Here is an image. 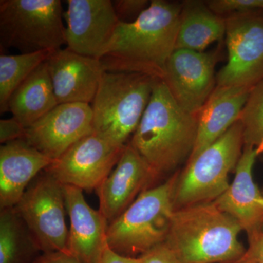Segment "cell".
Returning <instances> with one entry per match:
<instances>
[{
	"mask_svg": "<svg viewBox=\"0 0 263 263\" xmlns=\"http://www.w3.org/2000/svg\"><path fill=\"white\" fill-rule=\"evenodd\" d=\"M182 3L152 0L133 22L119 21L99 60L106 72H129L163 79L176 50Z\"/></svg>",
	"mask_w": 263,
	"mask_h": 263,
	"instance_id": "obj_1",
	"label": "cell"
},
{
	"mask_svg": "<svg viewBox=\"0 0 263 263\" xmlns=\"http://www.w3.org/2000/svg\"><path fill=\"white\" fill-rule=\"evenodd\" d=\"M198 116L183 110L158 80L139 125L129 143L149 166L157 183L172 176L193 153Z\"/></svg>",
	"mask_w": 263,
	"mask_h": 263,
	"instance_id": "obj_2",
	"label": "cell"
},
{
	"mask_svg": "<svg viewBox=\"0 0 263 263\" xmlns=\"http://www.w3.org/2000/svg\"><path fill=\"white\" fill-rule=\"evenodd\" d=\"M239 223L214 202L175 210L164 243L181 263H227L240 258Z\"/></svg>",
	"mask_w": 263,
	"mask_h": 263,
	"instance_id": "obj_3",
	"label": "cell"
},
{
	"mask_svg": "<svg viewBox=\"0 0 263 263\" xmlns=\"http://www.w3.org/2000/svg\"><path fill=\"white\" fill-rule=\"evenodd\" d=\"M179 172L143 191L108 224L109 248L120 255L139 257L164 243L175 212L174 192Z\"/></svg>",
	"mask_w": 263,
	"mask_h": 263,
	"instance_id": "obj_4",
	"label": "cell"
},
{
	"mask_svg": "<svg viewBox=\"0 0 263 263\" xmlns=\"http://www.w3.org/2000/svg\"><path fill=\"white\" fill-rule=\"evenodd\" d=\"M158 80L137 72H105L91 103L93 133L125 146L139 125Z\"/></svg>",
	"mask_w": 263,
	"mask_h": 263,
	"instance_id": "obj_5",
	"label": "cell"
},
{
	"mask_svg": "<svg viewBox=\"0 0 263 263\" xmlns=\"http://www.w3.org/2000/svg\"><path fill=\"white\" fill-rule=\"evenodd\" d=\"M243 128L238 120L224 134L180 171L174 192L175 210L214 202L229 187L242 153Z\"/></svg>",
	"mask_w": 263,
	"mask_h": 263,
	"instance_id": "obj_6",
	"label": "cell"
},
{
	"mask_svg": "<svg viewBox=\"0 0 263 263\" xmlns=\"http://www.w3.org/2000/svg\"><path fill=\"white\" fill-rule=\"evenodd\" d=\"M60 0H1L0 47L21 53L60 49L66 27Z\"/></svg>",
	"mask_w": 263,
	"mask_h": 263,
	"instance_id": "obj_7",
	"label": "cell"
},
{
	"mask_svg": "<svg viewBox=\"0 0 263 263\" xmlns=\"http://www.w3.org/2000/svg\"><path fill=\"white\" fill-rule=\"evenodd\" d=\"M15 209L42 253L68 252L64 185L51 174L44 171L38 175Z\"/></svg>",
	"mask_w": 263,
	"mask_h": 263,
	"instance_id": "obj_8",
	"label": "cell"
},
{
	"mask_svg": "<svg viewBox=\"0 0 263 263\" xmlns=\"http://www.w3.org/2000/svg\"><path fill=\"white\" fill-rule=\"evenodd\" d=\"M228 63L216 86L252 88L263 80V10L224 17Z\"/></svg>",
	"mask_w": 263,
	"mask_h": 263,
	"instance_id": "obj_9",
	"label": "cell"
},
{
	"mask_svg": "<svg viewBox=\"0 0 263 263\" xmlns=\"http://www.w3.org/2000/svg\"><path fill=\"white\" fill-rule=\"evenodd\" d=\"M126 146H117L93 133L70 147L45 171L62 184L83 191L97 190L111 174Z\"/></svg>",
	"mask_w": 263,
	"mask_h": 263,
	"instance_id": "obj_10",
	"label": "cell"
},
{
	"mask_svg": "<svg viewBox=\"0 0 263 263\" xmlns=\"http://www.w3.org/2000/svg\"><path fill=\"white\" fill-rule=\"evenodd\" d=\"M219 52L176 49L167 60L162 81L176 103L188 113L198 115L216 89Z\"/></svg>",
	"mask_w": 263,
	"mask_h": 263,
	"instance_id": "obj_11",
	"label": "cell"
},
{
	"mask_svg": "<svg viewBox=\"0 0 263 263\" xmlns=\"http://www.w3.org/2000/svg\"><path fill=\"white\" fill-rule=\"evenodd\" d=\"M93 132V112L90 104H59L27 128L23 139L55 160Z\"/></svg>",
	"mask_w": 263,
	"mask_h": 263,
	"instance_id": "obj_12",
	"label": "cell"
},
{
	"mask_svg": "<svg viewBox=\"0 0 263 263\" xmlns=\"http://www.w3.org/2000/svg\"><path fill=\"white\" fill-rule=\"evenodd\" d=\"M66 45L71 51L98 59L119 22L110 0H68Z\"/></svg>",
	"mask_w": 263,
	"mask_h": 263,
	"instance_id": "obj_13",
	"label": "cell"
},
{
	"mask_svg": "<svg viewBox=\"0 0 263 263\" xmlns=\"http://www.w3.org/2000/svg\"><path fill=\"white\" fill-rule=\"evenodd\" d=\"M58 104H90L106 71L101 62L69 48L57 50L46 60Z\"/></svg>",
	"mask_w": 263,
	"mask_h": 263,
	"instance_id": "obj_14",
	"label": "cell"
},
{
	"mask_svg": "<svg viewBox=\"0 0 263 263\" xmlns=\"http://www.w3.org/2000/svg\"><path fill=\"white\" fill-rule=\"evenodd\" d=\"M155 183L149 166L128 143L115 169L96 190L99 210L110 224Z\"/></svg>",
	"mask_w": 263,
	"mask_h": 263,
	"instance_id": "obj_15",
	"label": "cell"
},
{
	"mask_svg": "<svg viewBox=\"0 0 263 263\" xmlns=\"http://www.w3.org/2000/svg\"><path fill=\"white\" fill-rule=\"evenodd\" d=\"M64 193L70 221L67 250L83 263H98L108 247V221L89 206L81 189L64 185Z\"/></svg>",
	"mask_w": 263,
	"mask_h": 263,
	"instance_id": "obj_16",
	"label": "cell"
},
{
	"mask_svg": "<svg viewBox=\"0 0 263 263\" xmlns=\"http://www.w3.org/2000/svg\"><path fill=\"white\" fill-rule=\"evenodd\" d=\"M262 155L261 148L243 147L235 168L234 180L213 202L218 209L234 218L247 233L263 224V193L252 176L256 160Z\"/></svg>",
	"mask_w": 263,
	"mask_h": 263,
	"instance_id": "obj_17",
	"label": "cell"
},
{
	"mask_svg": "<svg viewBox=\"0 0 263 263\" xmlns=\"http://www.w3.org/2000/svg\"><path fill=\"white\" fill-rule=\"evenodd\" d=\"M53 160L24 139L0 147V209L15 207L33 180Z\"/></svg>",
	"mask_w": 263,
	"mask_h": 263,
	"instance_id": "obj_18",
	"label": "cell"
},
{
	"mask_svg": "<svg viewBox=\"0 0 263 263\" xmlns=\"http://www.w3.org/2000/svg\"><path fill=\"white\" fill-rule=\"evenodd\" d=\"M251 89L240 86H216L197 115L196 143L188 161L211 146L239 120Z\"/></svg>",
	"mask_w": 263,
	"mask_h": 263,
	"instance_id": "obj_19",
	"label": "cell"
},
{
	"mask_svg": "<svg viewBox=\"0 0 263 263\" xmlns=\"http://www.w3.org/2000/svg\"><path fill=\"white\" fill-rule=\"evenodd\" d=\"M226 32V19L212 12L205 1L183 2L176 49L204 52L221 41Z\"/></svg>",
	"mask_w": 263,
	"mask_h": 263,
	"instance_id": "obj_20",
	"label": "cell"
},
{
	"mask_svg": "<svg viewBox=\"0 0 263 263\" xmlns=\"http://www.w3.org/2000/svg\"><path fill=\"white\" fill-rule=\"evenodd\" d=\"M58 105L45 62L12 94L8 110L27 129Z\"/></svg>",
	"mask_w": 263,
	"mask_h": 263,
	"instance_id": "obj_21",
	"label": "cell"
},
{
	"mask_svg": "<svg viewBox=\"0 0 263 263\" xmlns=\"http://www.w3.org/2000/svg\"><path fill=\"white\" fill-rule=\"evenodd\" d=\"M0 263H33L41 252L15 207L0 209Z\"/></svg>",
	"mask_w": 263,
	"mask_h": 263,
	"instance_id": "obj_22",
	"label": "cell"
},
{
	"mask_svg": "<svg viewBox=\"0 0 263 263\" xmlns=\"http://www.w3.org/2000/svg\"><path fill=\"white\" fill-rule=\"evenodd\" d=\"M53 51H42L17 55L0 56V112L9 111L8 102L15 89Z\"/></svg>",
	"mask_w": 263,
	"mask_h": 263,
	"instance_id": "obj_23",
	"label": "cell"
},
{
	"mask_svg": "<svg viewBox=\"0 0 263 263\" xmlns=\"http://www.w3.org/2000/svg\"><path fill=\"white\" fill-rule=\"evenodd\" d=\"M239 121L245 146L257 147L263 151V80L251 89Z\"/></svg>",
	"mask_w": 263,
	"mask_h": 263,
	"instance_id": "obj_24",
	"label": "cell"
},
{
	"mask_svg": "<svg viewBox=\"0 0 263 263\" xmlns=\"http://www.w3.org/2000/svg\"><path fill=\"white\" fill-rule=\"evenodd\" d=\"M210 10L221 17L263 10V0H209L205 1Z\"/></svg>",
	"mask_w": 263,
	"mask_h": 263,
	"instance_id": "obj_25",
	"label": "cell"
},
{
	"mask_svg": "<svg viewBox=\"0 0 263 263\" xmlns=\"http://www.w3.org/2000/svg\"><path fill=\"white\" fill-rule=\"evenodd\" d=\"M147 0H116L114 10L119 20L125 23L134 22L150 5Z\"/></svg>",
	"mask_w": 263,
	"mask_h": 263,
	"instance_id": "obj_26",
	"label": "cell"
},
{
	"mask_svg": "<svg viewBox=\"0 0 263 263\" xmlns=\"http://www.w3.org/2000/svg\"><path fill=\"white\" fill-rule=\"evenodd\" d=\"M26 128L14 117L0 121V143L2 145L23 139Z\"/></svg>",
	"mask_w": 263,
	"mask_h": 263,
	"instance_id": "obj_27",
	"label": "cell"
},
{
	"mask_svg": "<svg viewBox=\"0 0 263 263\" xmlns=\"http://www.w3.org/2000/svg\"><path fill=\"white\" fill-rule=\"evenodd\" d=\"M140 257L142 263H181L164 243L157 246Z\"/></svg>",
	"mask_w": 263,
	"mask_h": 263,
	"instance_id": "obj_28",
	"label": "cell"
},
{
	"mask_svg": "<svg viewBox=\"0 0 263 263\" xmlns=\"http://www.w3.org/2000/svg\"><path fill=\"white\" fill-rule=\"evenodd\" d=\"M248 237L247 252L257 263H263V224L247 233Z\"/></svg>",
	"mask_w": 263,
	"mask_h": 263,
	"instance_id": "obj_29",
	"label": "cell"
},
{
	"mask_svg": "<svg viewBox=\"0 0 263 263\" xmlns=\"http://www.w3.org/2000/svg\"><path fill=\"white\" fill-rule=\"evenodd\" d=\"M33 263H83L68 252L42 253Z\"/></svg>",
	"mask_w": 263,
	"mask_h": 263,
	"instance_id": "obj_30",
	"label": "cell"
},
{
	"mask_svg": "<svg viewBox=\"0 0 263 263\" xmlns=\"http://www.w3.org/2000/svg\"><path fill=\"white\" fill-rule=\"evenodd\" d=\"M98 263H142L141 257H129L116 253L107 247Z\"/></svg>",
	"mask_w": 263,
	"mask_h": 263,
	"instance_id": "obj_31",
	"label": "cell"
},
{
	"mask_svg": "<svg viewBox=\"0 0 263 263\" xmlns=\"http://www.w3.org/2000/svg\"><path fill=\"white\" fill-rule=\"evenodd\" d=\"M227 263H257L254 260L253 257L247 251H246L245 254L242 256L240 258L236 259L235 261H232V262Z\"/></svg>",
	"mask_w": 263,
	"mask_h": 263,
	"instance_id": "obj_32",
	"label": "cell"
},
{
	"mask_svg": "<svg viewBox=\"0 0 263 263\" xmlns=\"http://www.w3.org/2000/svg\"><path fill=\"white\" fill-rule=\"evenodd\" d=\"M262 193H263V190H262Z\"/></svg>",
	"mask_w": 263,
	"mask_h": 263,
	"instance_id": "obj_33",
	"label": "cell"
}]
</instances>
